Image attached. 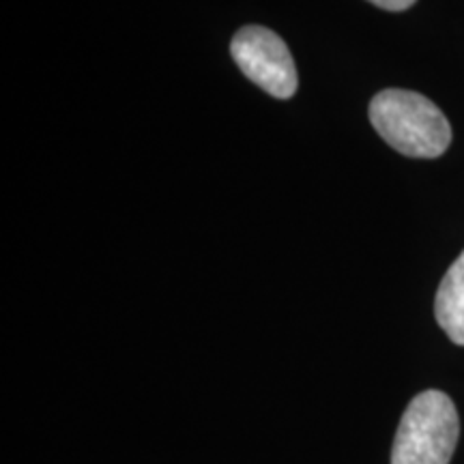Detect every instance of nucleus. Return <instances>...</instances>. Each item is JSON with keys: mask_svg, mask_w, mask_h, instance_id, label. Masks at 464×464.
<instances>
[{"mask_svg": "<svg viewBox=\"0 0 464 464\" xmlns=\"http://www.w3.org/2000/svg\"><path fill=\"white\" fill-rule=\"evenodd\" d=\"M368 3H372L379 9H385V11H404L413 7L417 0H368Z\"/></svg>", "mask_w": 464, "mask_h": 464, "instance_id": "nucleus-5", "label": "nucleus"}, {"mask_svg": "<svg viewBox=\"0 0 464 464\" xmlns=\"http://www.w3.org/2000/svg\"><path fill=\"white\" fill-rule=\"evenodd\" d=\"M370 121L382 140L406 158H439L451 142V125L445 114L413 91H381L370 102Z\"/></svg>", "mask_w": 464, "mask_h": 464, "instance_id": "nucleus-1", "label": "nucleus"}, {"mask_svg": "<svg viewBox=\"0 0 464 464\" xmlns=\"http://www.w3.org/2000/svg\"><path fill=\"white\" fill-rule=\"evenodd\" d=\"M434 316L448 338L454 344L464 346V252L439 284Z\"/></svg>", "mask_w": 464, "mask_h": 464, "instance_id": "nucleus-4", "label": "nucleus"}, {"mask_svg": "<svg viewBox=\"0 0 464 464\" xmlns=\"http://www.w3.org/2000/svg\"><path fill=\"white\" fill-rule=\"evenodd\" d=\"M458 437L460 420L448 393L439 390L417 393L400 420L392 464H450Z\"/></svg>", "mask_w": 464, "mask_h": 464, "instance_id": "nucleus-2", "label": "nucleus"}, {"mask_svg": "<svg viewBox=\"0 0 464 464\" xmlns=\"http://www.w3.org/2000/svg\"><path fill=\"white\" fill-rule=\"evenodd\" d=\"M230 54L254 84L277 100L297 92V67L280 34L265 26H243L232 37Z\"/></svg>", "mask_w": 464, "mask_h": 464, "instance_id": "nucleus-3", "label": "nucleus"}]
</instances>
